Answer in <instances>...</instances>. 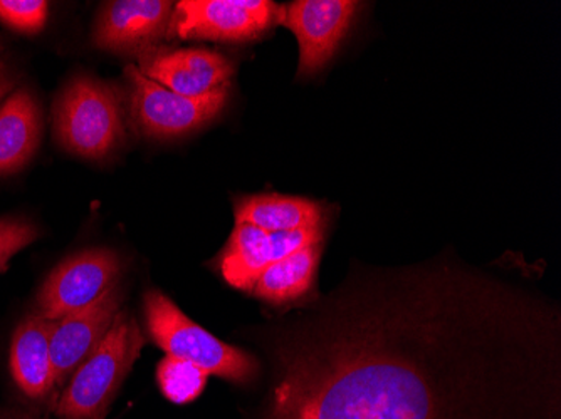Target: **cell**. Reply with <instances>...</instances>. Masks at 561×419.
<instances>
[{
  "label": "cell",
  "mask_w": 561,
  "mask_h": 419,
  "mask_svg": "<svg viewBox=\"0 0 561 419\" xmlns=\"http://www.w3.org/2000/svg\"><path fill=\"white\" fill-rule=\"evenodd\" d=\"M144 345L137 321L119 311L96 351L72 374L59 399L58 415L65 419H103Z\"/></svg>",
  "instance_id": "3"
},
{
  "label": "cell",
  "mask_w": 561,
  "mask_h": 419,
  "mask_svg": "<svg viewBox=\"0 0 561 419\" xmlns=\"http://www.w3.org/2000/svg\"><path fill=\"white\" fill-rule=\"evenodd\" d=\"M39 237V230L33 222L18 217L0 219V273L8 269L9 260L18 252L33 244Z\"/></svg>",
  "instance_id": "19"
},
{
  "label": "cell",
  "mask_w": 561,
  "mask_h": 419,
  "mask_svg": "<svg viewBox=\"0 0 561 419\" xmlns=\"http://www.w3.org/2000/svg\"><path fill=\"white\" fill-rule=\"evenodd\" d=\"M513 264H355L277 340L264 419H561L560 305Z\"/></svg>",
  "instance_id": "1"
},
{
  "label": "cell",
  "mask_w": 561,
  "mask_h": 419,
  "mask_svg": "<svg viewBox=\"0 0 561 419\" xmlns=\"http://www.w3.org/2000/svg\"><path fill=\"white\" fill-rule=\"evenodd\" d=\"M360 9L353 0H296L277 8V24L299 44L298 75H313L330 62Z\"/></svg>",
  "instance_id": "8"
},
{
  "label": "cell",
  "mask_w": 561,
  "mask_h": 419,
  "mask_svg": "<svg viewBox=\"0 0 561 419\" xmlns=\"http://www.w3.org/2000/svg\"><path fill=\"white\" fill-rule=\"evenodd\" d=\"M173 2L169 0H116L101 11L94 31L100 49L140 50L153 47L169 31Z\"/></svg>",
  "instance_id": "12"
},
{
  "label": "cell",
  "mask_w": 561,
  "mask_h": 419,
  "mask_svg": "<svg viewBox=\"0 0 561 419\" xmlns=\"http://www.w3.org/2000/svg\"><path fill=\"white\" fill-rule=\"evenodd\" d=\"M321 254L323 242H318L293 252L283 260L274 261L257 277L249 294L273 305L301 301L313 289Z\"/></svg>",
  "instance_id": "16"
},
{
  "label": "cell",
  "mask_w": 561,
  "mask_h": 419,
  "mask_svg": "<svg viewBox=\"0 0 561 419\" xmlns=\"http://www.w3.org/2000/svg\"><path fill=\"white\" fill-rule=\"evenodd\" d=\"M138 69L148 80L185 97H202L231 84L234 66L209 49L148 47L138 53Z\"/></svg>",
  "instance_id": "10"
},
{
  "label": "cell",
  "mask_w": 561,
  "mask_h": 419,
  "mask_svg": "<svg viewBox=\"0 0 561 419\" xmlns=\"http://www.w3.org/2000/svg\"><path fill=\"white\" fill-rule=\"evenodd\" d=\"M2 49H4V46H2V43H0V53H2Z\"/></svg>",
  "instance_id": "21"
},
{
  "label": "cell",
  "mask_w": 561,
  "mask_h": 419,
  "mask_svg": "<svg viewBox=\"0 0 561 419\" xmlns=\"http://www.w3.org/2000/svg\"><path fill=\"white\" fill-rule=\"evenodd\" d=\"M277 8L267 0H182L173 4L167 36L248 43L276 22Z\"/></svg>",
  "instance_id": "6"
},
{
  "label": "cell",
  "mask_w": 561,
  "mask_h": 419,
  "mask_svg": "<svg viewBox=\"0 0 561 419\" xmlns=\"http://www.w3.org/2000/svg\"><path fill=\"white\" fill-rule=\"evenodd\" d=\"M145 319L151 340L167 356L184 359L202 371L232 383H248L256 377L260 362L254 356L224 340L188 319L165 294H145Z\"/></svg>",
  "instance_id": "2"
},
{
  "label": "cell",
  "mask_w": 561,
  "mask_h": 419,
  "mask_svg": "<svg viewBox=\"0 0 561 419\" xmlns=\"http://www.w3.org/2000/svg\"><path fill=\"white\" fill-rule=\"evenodd\" d=\"M49 14L44 0H0V22L21 34L43 31Z\"/></svg>",
  "instance_id": "18"
},
{
  "label": "cell",
  "mask_w": 561,
  "mask_h": 419,
  "mask_svg": "<svg viewBox=\"0 0 561 419\" xmlns=\"http://www.w3.org/2000/svg\"><path fill=\"white\" fill-rule=\"evenodd\" d=\"M236 223H249L264 232H296L324 226V208L302 197L264 194L239 197L234 203Z\"/></svg>",
  "instance_id": "15"
},
{
  "label": "cell",
  "mask_w": 561,
  "mask_h": 419,
  "mask_svg": "<svg viewBox=\"0 0 561 419\" xmlns=\"http://www.w3.org/2000/svg\"><path fill=\"white\" fill-rule=\"evenodd\" d=\"M130 112L145 137L156 140L184 137L213 121L226 108L231 84L202 97H185L148 80L137 66H126Z\"/></svg>",
  "instance_id": "5"
},
{
  "label": "cell",
  "mask_w": 561,
  "mask_h": 419,
  "mask_svg": "<svg viewBox=\"0 0 561 419\" xmlns=\"http://www.w3.org/2000/svg\"><path fill=\"white\" fill-rule=\"evenodd\" d=\"M122 261L108 248H90L66 258L56 267L37 295V312L59 321L88 307L118 282Z\"/></svg>",
  "instance_id": "7"
},
{
  "label": "cell",
  "mask_w": 561,
  "mask_h": 419,
  "mask_svg": "<svg viewBox=\"0 0 561 419\" xmlns=\"http://www.w3.org/2000/svg\"><path fill=\"white\" fill-rule=\"evenodd\" d=\"M209 374L184 359L167 356L159 364L157 380L165 398L176 405H187L202 395Z\"/></svg>",
  "instance_id": "17"
},
{
  "label": "cell",
  "mask_w": 561,
  "mask_h": 419,
  "mask_svg": "<svg viewBox=\"0 0 561 419\" xmlns=\"http://www.w3.org/2000/svg\"><path fill=\"white\" fill-rule=\"evenodd\" d=\"M53 326L55 321L31 314L19 324L12 337V377L30 398H43L55 386L49 346Z\"/></svg>",
  "instance_id": "13"
},
{
  "label": "cell",
  "mask_w": 561,
  "mask_h": 419,
  "mask_svg": "<svg viewBox=\"0 0 561 419\" xmlns=\"http://www.w3.org/2000/svg\"><path fill=\"white\" fill-rule=\"evenodd\" d=\"M15 84H18V74L9 68V65L0 61V101L11 96Z\"/></svg>",
  "instance_id": "20"
},
{
  "label": "cell",
  "mask_w": 561,
  "mask_h": 419,
  "mask_svg": "<svg viewBox=\"0 0 561 419\" xmlns=\"http://www.w3.org/2000/svg\"><path fill=\"white\" fill-rule=\"evenodd\" d=\"M43 135V113L27 88H19L0 106V173L19 172L33 159Z\"/></svg>",
  "instance_id": "14"
},
{
  "label": "cell",
  "mask_w": 561,
  "mask_h": 419,
  "mask_svg": "<svg viewBox=\"0 0 561 419\" xmlns=\"http://www.w3.org/2000/svg\"><path fill=\"white\" fill-rule=\"evenodd\" d=\"M55 129L59 143L69 153L103 159L125 138L118 94L90 75H78L56 101Z\"/></svg>",
  "instance_id": "4"
},
{
  "label": "cell",
  "mask_w": 561,
  "mask_h": 419,
  "mask_svg": "<svg viewBox=\"0 0 561 419\" xmlns=\"http://www.w3.org/2000/svg\"><path fill=\"white\" fill-rule=\"evenodd\" d=\"M318 242H324V226L271 233L249 223H236L220 257V273L229 286L249 294L257 277L274 261Z\"/></svg>",
  "instance_id": "9"
},
{
  "label": "cell",
  "mask_w": 561,
  "mask_h": 419,
  "mask_svg": "<svg viewBox=\"0 0 561 419\" xmlns=\"http://www.w3.org/2000/svg\"><path fill=\"white\" fill-rule=\"evenodd\" d=\"M122 311V291L115 286L81 311L55 321L50 330V361L55 386H61L96 351Z\"/></svg>",
  "instance_id": "11"
}]
</instances>
